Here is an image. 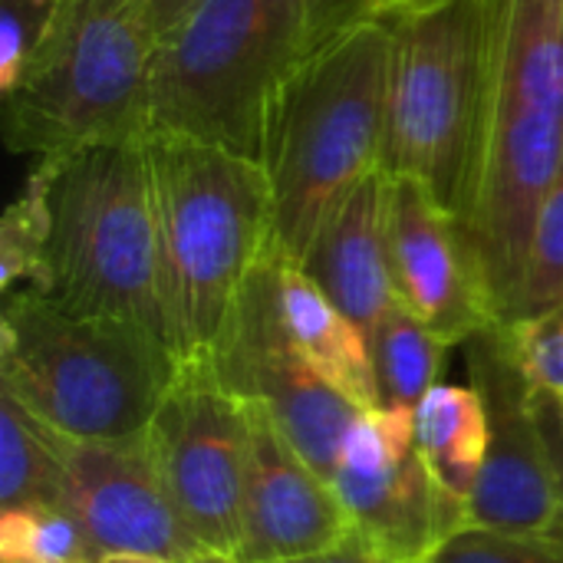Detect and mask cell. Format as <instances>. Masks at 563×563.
Wrapping results in <instances>:
<instances>
[{
    "label": "cell",
    "mask_w": 563,
    "mask_h": 563,
    "mask_svg": "<svg viewBox=\"0 0 563 563\" xmlns=\"http://www.w3.org/2000/svg\"><path fill=\"white\" fill-rule=\"evenodd\" d=\"M303 53L300 0H195L158 33L145 132L257 158L267 102Z\"/></svg>",
    "instance_id": "obj_7"
},
{
    "label": "cell",
    "mask_w": 563,
    "mask_h": 563,
    "mask_svg": "<svg viewBox=\"0 0 563 563\" xmlns=\"http://www.w3.org/2000/svg\"><path fill=\"white\" fill-rule=\"evenodd\" d=\"M422 563H563V554L534 538L465 525L449 534Z\"/></svg>",
    "instance_id": "obj_25"
},
{
    "label": "cell",
    "mask_w": 563,
    "mask_h": 563,
    "mask_svg": "<svg viewBox=\"0 0 563 563\" xmlns=\"http://www.w3.org/2000/svg\"><path fill=\"white\" fill-rule=\"evenodd\" d=\"M96 563H178V561L155 558V554H102Z\"/></svg>",
    "instance_id": "obj_32"
},
{
    "label": "cell",
    "mask_w": 563,
    "mask_h": 563,
    "mask_svg": "<svg viewBox=\"0 0 563 563\" xmlns=\"http://www.w3.org/2000/svg\"><path fill=\"white\" fill-rule=\"evenodd\" d=\"M369 350L379 383V406L416 412L419 402L439 386L449 343L409 307L396 303L369 330Z\"/></svg>",
    "instance_id": "obj_20"
},
{
    "label": "cell",
    "mask_w": 563,
    "mask_h": 563,
    "mask_svg": "<svg viewBox=\"0 0 563 563\" xmlns=\"http://www.w3.org/2000/svg\"><path fill=\"white\" fill-rule=\"evenodd\" d=\"M468 369L488 409V455L468 501V521L544 541L558 511V492L534 389L498 327L468 340Z\"/></svg>",
    "instance_id": "obj_12"
},
{
    "label": "cell",
    "mask_w": 563,
    "mask_h": 563,
    "mask_svg": "<svg viewBox=\"0 0 563 563\" xmlns=\"http://www.w3.org/2000/svg\"><path fill=\"white\" fill-rule=\"evenodd\" d=\"M389 20L307 49L274 89L257 165L274 205V254L300 264L327 214L383 162Z\"/></svg>",
    "instance_id": "obj_3"
},
{
    "label": "cell",
    "mask_w": 563,
    "mask_h": 563,
    "mask_svg": "<svg viewBox=\"0 0 563 563\" xmlns=\"http://www.w3.org/2000/svg\"><path fill=\"white\" fill-rule=\"evenodd\" d=\"M554 310H563V165L558 178L551 181L548 195L541 198V208L531 228L521 290L511 307V317L501 327L534 320Z\"/></svg>",
    "instance_id": "obj_22"
},
{
    "label": "cell",
    "mask_w": 563,
    "mask_h": 563,
    "mask_svg": "<svg viewBox=\"0 0 563 563\" xmlns=\"http://www.w3.org/2000/svg\"><path fill=\"white\" fill-rule=\"evenodd\" d=\"M416 445L435 485L468 505L488 455V409L475 386L439 383L416 409Z\"/></svg>",
    "instance_id": "obj_18"
},
{
    "label": "cell",
    "mask_w": 563,
    "mask_h": 563,
    "mask_svg": "<svg viewBox=\"0 0 563 563\" xmlns=\"http://www.w3.org/2000/svg\"><path fill=\"white\" fill-rule=\"evenodd\" d=\"M330 482L346 511V544L383 561L422 563L449 534L472 525L468 505L429 475L409 409H363Z\"/></svg>",
    "instance_id": "obj_9"
},
{
    "label": "cell",
    "mask_w": 563,
    "mask_h": 563,
    "mask_svg": "<svg viewBox=\"0 0 563 563\" xmlns=\"http://www.w3.org/2000/svg\"><path fill=\"white\" fill-rule=\"evenodd\" d=\"M99 558L66 505L0 511V563H96Z\"/></svg>",
    "instance_id": "obj_21"
},
{
    "label": "cell",
    "mask_w": 563,
    "mask_h": 563,
    "mask_svg": "<svg viewBox=\"0 0 563 563\" xmlns=\"http://www.w3.org/2000/svg\"><path fill=\"white\" fill-rule=\"evenodd\" d=\"M56 0H3L0 13V92L7 96L33 56Z\"/></svg>",
    "instance_id": "obj_26"
},
{
    "label": "cell",
    "mask_w": 563,
    "mask_h": 563,
    "mask_svg": "<svg viewBox=\"0 0 563 563\" xmlns=\"http://www.w3.org/2000/svg\"><path fill=\"white\" fill-rule=\"evenodd\" d=\"M148 439L165 488L205 551L238 554L251 462V406L211 366H178Z\"/></svg>",
    "instance_id": "obj_10"
},
{
    "label": "cell",
    "mask_w": 563,
    "mask_h": 563,
    "mask_svg": "<svg viewBox=\"0 0 563 563\" xmlns=\"http://www.w3.org/2000/svg\"><path fill=\"white\" fill-rule=\"evenodd\" d=\"M63 439L0 389V511L63 505Z\"/></svg>",
    "instance_id": "obj_19"
},
{
    "label": "cell",
    "mask_w": 563,
    "mask_h": 563,
    "mask_svg": "<svg viewBox=\"0 0 563 563\" xmlns=\"http://www.w3.org/2000/svg\"><path fill=\"white\" fill-rule=\"evenodd\" d=\"M46 238V165L36 162L0 224V287L13 294L30 287L40 271Z\"/></svg>",
    "instance_id": "obj_23"
},
{
    "label": "cell",
    "mask_w": 563,
    "mask_h": 563,
    "mask_svg": "<svg viewBox=\"0 0 563 563\" xmlns=\"http://www.w3.org/2000/svg\"><path fill=\"white\" fill-rule=\"evenodd\" d=\"M274 563H393L383 561V558H373L353 544H340V548H330V551H317V554H303V558H290V561H274Z\"/></svg>",
    "instance_id": "obj_29"
},
{
    "label": "cell",
    "mask_w": 563,
    "mask_h": 563,
    "mask_svg": "<svg viewBox=\"0 0 563 563\" xmlns=\"http://www.w3.org/2000/svg\"><path fill=\"white\" fill-rule=\"evenodd\" d=\"M534 409H538V422H541V432L548 442V455H551V468H554V492H558V511L544 534V544H551L558 554H563V419L558 402L544 393H534Z\"/></svg>",
    "instance_id": "obj_28"
},
{
    "label": "cell",
    "mask_w": 563,
    "mask_h": 563,
    "mask_svg": "<svg viewBox=\"0 0 563 563\" xmlns=\"http://www.w3.org/2000/svg\"><path fill=\"white\" fill-rule=\"evenodd\" d=\"M534 393L563 399V310L498 327Z\"/></svg>",
    "instance_id": "obj_24"
},
{
    "label": "cell",
    "mask_w": 563,
    "mask_h": 563,
    "mask_svg": "<svg viewBox=\"0 0 563 563\" xmlns=\"http://www.w3.org/2000/svg\"><path fill=\"white\" fill-rule=\"evenodd\" d=\"M307 20V49L346 33L350 26L376 16V0H300Z\"/></svg>",
    "instance_id": "obj_27"
},
{
    "label": "cell",
    "mask_w": 563,
    "mask_h": 563,
    "mask_svg": "<svg viewBox=\"0 0 563 563\" xmlns=\"http://www.w3.org/2000/svg\"><path fill=\"white\" fill-rule=\"evenodd\" d=\"M274 294L280 323L300 356L356 409H379L369 336L297 264L277 257Z\"/></svg>",
    "instance_id": "obj_17"
},
{
    "label": "cell",
    "mask_w": 563,
    "mask_h": 563,
    "mask_svg": "<svg viewBox=\"0 0 563 563\" xmlns=\"http://www.w3.org/2000/svg\"><path fill=\"white\" fill-rule=\"evenodd\" d=\"M155 46L152 0H56L33 56L3 96L10 148L56 158L142 135Z\"/></svg>",
    "instance_id": "obj_6"
},
{
    "label": "cell",
    "mask_w": 563,
    "mask_h": 563,
    "mask_svg": "<svg viewBox=\"0 0 563 563\" xmlns=\"http://www.w3.org/2000/svg\"><path fill=\"white\" fill-rule=\"evenodd\" d=\"M343 541L346 511L333 482L290 445L261 406H251V462L234 558L241 563L290 561Z\"/></svg>",
    "instance_id": "obj_15"
},
{
    "label": "cell",
    "mask_w": 563,
    "mask_h": 563,
    "mask_svg": "<svg viewBox=\"0 0 563 563\" xmlns=\"http://www.w3.org/2000/svg\"><path fill=\"white\" fill-rule=\"evenodd\" d=\"M386 205L389 175L379 168L327 214L297 264L366 336L399 303L389 267Z\"/></svg>",
    "instance_id": "obj_16"
},
{
    "label": "cell",
    "mask_w": 563,
    "mask_h": 563,
    "mask_svg": "<svg viewBox=\"0 0 563 563\" xmlns=\"http://www.w3.org/2000/svg\"><path fill=\"white\" fill-rule=\"evenodd\" d=\"M563 165V0H482L478 119L459 221L498 327L521 290L531 228Z\"/></svg>",
    "instance_id": "obj_1"
},
{
    "label": "cell",
    "mask_w": 563,
    "mask_h": 563,
    "mask_svg": "<svg viewBox=\"0 0 563 563\" xmlns=\"http://www.w3.org/2000/svg\"><path fill=\"white\" fill-rule=\"evenodd\" d=\"M195 0H152V7H155V23H158V33L165 30V26H172L188 7H191Z\"/></svg>",
    "instance_id": "obj_31"
},
{
    "label": "cell",
    "mask_w": 563,
    "mask_h": 563,
    "mask_svg": "<svg viewBox=\"0 0 563 563\" xmlns=\"http://www.w3.org/2000/svg\"><path fill=\"white\" fill-rule=\"evenodd\" d=\"M558 402V409H561V419H563V399H554Z\"/></svg>",
    "instance_id": "obj_34"
},
{
    "label": "cell",
    "mask_w": 563,
    "mask_h": 563,
    "mask_svg": "<svg viewBox=\"0 0 563 563\" xmlns=\"http://www.w3.org/2000/svg\"><path fill=\"white\" fill-rule=\"evenodd\" d=\"M178 360L125 320L20 287L0 317V389L69 439L112 442L152 426Z\"/></svg>",
    "instance_id": "obj_5"
},
{
    "label": "cell",
    "mask_w": 563,
    "mask_h": 563,
    "mask_svg": "<svg viewBox=\"0 0 563 563\" xmlns=\"http://www.w3.org/2000/svg\"><path fill=\"white\" fill-rule=\"evenodd\" d=\"M63 505L99 554H155L188 561L205 548L181 521L148 429L129 439H63Z\"/></svg>",
    "instance_id": "obj_13"
},
{
    "label": "cell",
    "mask_w": 563,
    "mask_h": 563,
    "mask_svg": "<svg viewBox=\"0 0 563 563\" xmlns=\"http://www.w3.org/2000/svg\"><path fill=\"white\" fill-rule=\"evenodd\" d=\"M274 267L277 254L247 277L211 369L244 402L261 406L323 478H333L343 439L363 409L340 396L290 343L277 310Z\"/></svg>",
    "instance_id": "obj_11"
},
{
    "label": "cell",
    "mask_w": 563,
    "mask_h": 563,
    "mask_svg": "<svg viewBox=\"0 0 563 563\" xmlns=\"http://www.w3.org/2000/svg\"><path fill=\"white\" fill-rule=\"evenodd\" d=\"M389 20L383 162L459 214L482 82V0H449Z\"/></svg>",
    "instance_id": "obj_8"
},
{
    "label": "cell",
    "mask_w": 563,
    "mask_h": 563,
    "mask_svg": "<svg viewBox=\"0 0 563 563\" xmlns=\"http://www.w3.org/2000/svg\"><path fill=\"white\" fill-rule=\"evenodd\" d=\"M36 162L46 165V238L30 287L142 327L172 350L142 135Z\"/></svg>",
    "instance_id": "obj_4"
},
{
    "label": "cell",
    "mask_w": 563,
    "mask_h": 563,
    "mask_svg": "<svg viewBox=\"0 0 563 563\" xmlns=\"http://www.w3.org/2000/svg\"><path fill=\"white\" fill-rule=\"evenodd\" d=\"M376 7H379V0H376Z\"/></svg>",
    "instance_id": "obj_35"
},
{
    "label": "cell",
    "mask_w": 563,
    "mask_h": 563,
    "mask_svg": "<svg viewBox=\"0 0 563 563\" xmlns=\"http://www.w3.org/2000/svg\"><path fill=\"white\" fill-rule=\"evenodd\" d=\"M181 563H241L234 554H221V551H201V554H195V558H188V561Z\"/></svg>",
    "instance_id": "obj_33"
},
{
    "label": "cell",
    "mask_w": 563,
    "mask_h": 563,
    "mask_svg": "<svg viewBox=\"0 0 563 563\" xmlns=\"http://www.w3.org/2000/svg\"><path fill=\"white\" fill-rule=\"evenodd\" d=\"M386 234L396 300L449 346L498 327L485 274L459 214L426 185L389 178Z\"/></svg>",
    "instance_id": "obj_14"
},
{
    "label": "cell",
    "mask_w": 563,
    "mask_h": 563,
    "mask_svg": "<svg viewBox=\"0 0 563 563\" xmlns=\"http://www.w3.org/2000/svg\"><path fill=\"white\" fill-rule=\"evenodd\" d=\"M439 3H449V0H379V7H376V16H402V13H419V10H429V7H439Z\"/></svg>",
    "instance_id": "obj_30"
},
{
    "label": "cell",
    "mask_w": 563,
    "mask_h": 563,
    "mask_svg": "<svg viewBox=\"0 0 563 563\" xmlns=\"http://www.w3.org/2000/svg\"><path fill=\"white\" fill-rule=\"evenodd\" d=\"M162 303L178 366H211L247 277L274 254L257 158L175 132H142Z\"/></svg>",
    "instance_id": "obj_2"
}]
</instances>
